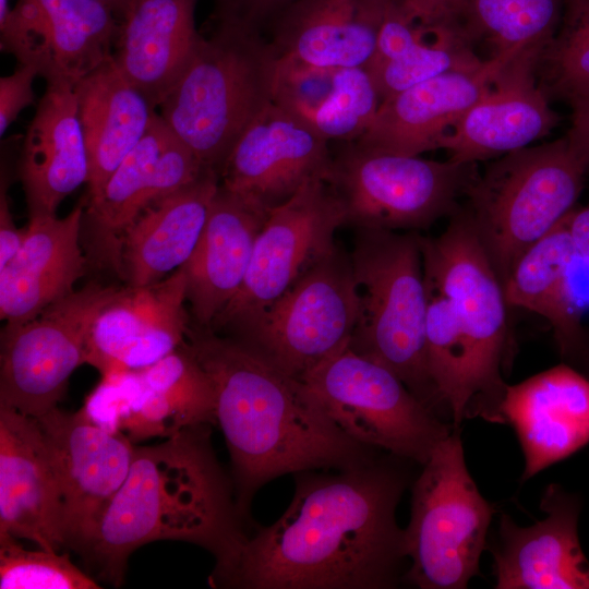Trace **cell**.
I'll list each match as a JSON object with an SVG mask.
<instances>
[{"mask_svg": "<svg viewBox=\"0 0 589 589\" xmlns=\"http://www.w3.org/2000/svg\"><path fill=\"white\" fill-rule=\"evenodd\" d=\"M75 93L88 158L89 201L142 140L157 112L113 58L84 77Z\"/></svg>", "mask_w": 589, "mask_h": 589, "instance_id": "cell-32", "label": "cell"}, {"mask_svg": "<svg viewBox=\"0 0 589 589\" xmlns=\"http://www.w3.org/2000/svg\"><path fill=\"white\" fill-rule=\"evenodd\" d=\"M342 225L341 202L322 178L308 181L271 209L256 237L243 284L211 329L226 330L281 297L336 245L334 233Z\"/></svg>", "mask_w": 589, "mask_h": 589, "instance_id": "cell-13", "label": "cell"}, {"mask_svg": "<svg viewBox=\"0 0 589 589\" xmlns=\"http://www.w3.org/2000/svg\"><path fill=\"white\" fill-rule=\"evenodd\" d=\"M568 215L518 257L503 288L508 306L549 322L564 363L589 377V327L582 323L570 286L574 254Z\"/></svg>", "mask_w": 589, "mask_h": 589, "instance_id": "cell-29", "label": "cell"}, {"mask_svg": "<svg viewBox=\"0 0 589 589\" xmlns=\"http://www.w3.org/2000/svg\"><path fill=\"white\" fill-rule=\"evenodd\" d=\"M38 75L35 68L19 64L15 71L0 79V133L8 130L19 113L33 104V82Z\"/></svg>", "mask_w": 589, "mask_h": 589, "instance_id": "cell-40", "label": "cell"}, {"mask_svg": "<svg viewBox=\"0 0 589 589\" xmlns=\"http://www.w3.org/2000/svg\"><path fill=\"white\" fill-rule=\"evenodd\" d=\"M502 416L521 445L526 481L589 443V377L562 363L507 385Z\"/></svg>", "mask_w": 589, "mask_h": 589, "instance_id": "cell-23", "label": "cell"}, {"mask_svg": "<svg viewBox=\"0 0 589 589\" xmlns=\"http://www.w3.org/2000/svg\"><path fill=\"white\" fill-rule=\"evenodd\" d=\"M205 169L156 113L147 131L87 201L83 217L89 262L122 278V242L137 216L156 200L193 182Z\"/></svg>", "mask_w": 589, "mask_h": 589, "instance_id": "cell-14", "label": "cell"}, {"mask_svg": "<svg viewBox=\"0 0 589 589\" xmlns=\"http://www.w3.org/2000/svg\"><path fill=\"white\" fill-rule=\"evenodd\" d=\"M358 309L350 253L336 244L281 297L226 332L301 380L348 346Z\"/></svg>", "mask_w": 589, "mask_h": 589, "instance_id": "cell-9", "label": "cell"}, {"mask_svg": "<svg viewBox=\"0 0 589 589\" xmlns=\"http://www.w3.org/2000/svg\"><path fill=\"white\" fill-rule=\"evenodd\" d=\"M139 371L147 387L168 405L180 430L216 423L213 384L184 342Z\"/></svg>", "mask_w": 589, "mask_h": 589, "instance_id": "cell-36", "label": "cell"}, {"mask_svg": "<svg viewBox=\"0 0 589 589\" xmlns=\"http://www.w3.org/2000/svg\"><path fill=\"white\" fill-rule=\"evenodd\" d=\"M278 56L263 34L215 25L159 105L160 117L205 169L218 173L273 101Z\"/></svg>", "mask_w": 589, "mask_h": 589, "instance_id": "cell-4", "label": "cell"}, {"mask_svg": "<svg viewBox=\"0 0 589 589\" xmlns=\"http://www.w3.org/2000/svg\"><path fill=\"white\" fill-rule=\"evenodd\" d=\"M106 7H108L118 17V20L122 16L129 0H96Z\"/></svg>", "mask_w": 589, "mask_h": 589, "instance_id": "cell-45", "label": "cell"}, {"mask_svg": "<svg viewBox=\"0 0 589 589\" xmlns=\"http://www.w3.org/2000/svg\"><path fill=\"white\" fill-rule=\"evenodd\" d=\"M184 345L213 384L216 423L229 450L236 506L243 520L256 491L274 478L356 468L382 450L346 434L303 381L238 339L191 324Z\"/></svg>", "mask_w": 589, "mask_h": 589, "instance_id": "cell-2", "label": "cell"}, {"mask_svg": "<svg viewBox=\"0 0 589 589\" xmlns=\"http://www.w3.org/2000/svg\"><path fill=\"white\" fill-rule=\"evenodd\" d=\"M143 386L139 370L101 375V381L85 398L80 412L107 432L122 433Z\"/></svg>", "mask_w": 589, "mask_h": 589, "instance_id": "cell-38", "label": "cell"}, {"mask_svg": "<svg viewBox=\"0 0 589 589\" xmlns=\"http://www.w3.org/2000/svg\"><path fill=\"white\" fill-rule=\"evenodd\" d=\"M425 286L450 302L472 350L488 406V421L504 423L502 405L513 346L503 284L461 203L437 237L419 236Z\"/></svg>", "mask_w": 589, "mask_h": 589, "instance_id": "cell-11", "label": "cell"}, {"mask_svg": "<svg viewBox=\"0 0 589 589\" xmlns=\"http://www.w3.org/2000/svg\"><path fill=\"white\" fill-rule=\"evenodd\" d=\"M402 2L421 24L458 31L466 35L465 24L473 0H402Z\"/></svg>", "mask_w": 589, "mask_h": 589, "instance_id": "cell-41", "label": "cell"}, {"mask_svg": "<svg viewBox=\"0 0 589 589\" xmlns=\"http://www.w3.org/2000/svg\"><path fill=\"white\" fill-rule=\"evenodd\" d=\"M424 26L421 38L406 52L365 68L381 100L437 75L474 69L485 61L462 32Z\"/></svg>", "mask_w": 589, "mask_h": 589, "instance_id": "cell-34", "label": "cell"}, {"mask_svg": "<svg viewBox=\"0 0 589 589\" xmlns=\"http://www.w3.org/2000/svg\"><path fill=\"white\" fill-rule=\"evenodd\" d=\"M19 175L29 217L55 216L88 179L75 87L47 84L22 144Z\"/></svg>", "mask_w": 589, "mask_h": 589, "instance_id": "cell-27", "label": "cell"}, {"mask_svg": "<svg viewBox=\"0 0 589 589\" xmlns=\"http://www.w3.org/2000/svg\"><path fill=\"white\" fill-rule=\"evenodd\" d=\"M572 124L566 139L574 154L589 167V96L570 103Z\"/></svg>", "mask_w": 589, "mask_h": 589, "instance_id": "cell-44", "label": "cell"}, {"mask_svg": "<svg viewBox=\"0 0 589 589\" xmlns=\"http://www.w3.org/2000/svg\"><path fill=\"white\" fill-rule=\"evenodd\" d=\"M269 211L219 184L200 240L182 266L197 326L211 328L241 288Z\"/></svg>", "mask_w": 589, "mask_h": 589, "instance_id": "cell-25", "label": "cell"}, {"mask_svg": "<svg viewBox=\"0 0 589 589\" xmlns=\"http://www.w3.org/2000/svg\"><path fill=\"white\" fill-rule=\"evenodd\" d=\"M540 509L546 516L529 527L502 514L498 542L491 549L495 588L589 589V562L577 533L578 497L552 483Z\"/></svg>", "mask_w": 589, "mask_h": 589, "instance_id": "cell-21", "label": "cell"}, {"mask_svg": "<svg viewBox=\"0 0 589 589\" xmlns=\"http://www.w3.org/2000/svg\"><path fill=\"white\" fill-rule=\"evenodd\" d=\"M297 0H212L215 25L264 34Z\"/></svg>", "mask_w": 589, "mask_h": 589, "instance_id": "cell-39", "label": "cell"}, {"mask_svg": "<svg viewBox=\"0 0 589 589\" xmlns=\"http://www.w3.org/2000/svg\"><path fill=\"white\" fill-rule=\"evenodd\" d=\"M35 419L58 471L65 546L83 554L128 476L135 445L124 434L89 422L80 410L65 412L57 407Z\"/></svg>", "mask_w": 589, "mask_h": 589, "instance_id": "cell-16", "label": "cell"}, {"mask_svg": "<svg viewBox=\"0 0 589 589\" xmlns=\"http://www.w3.org/2000/svg\"><path fill=\"white\" fill-rule=\"evenodd\" d=\"M197 0H129L119 19L113 61L124 77L159 107L190 62L202 35Z\"/></svg>", "mask_w": 589, "mask_h": 589, "instance_id": "cell-26", "label": "cell"}, {"mask_svg": "<svg viewBox=\"0 0 589 589\" xmlns=\"http://www.w3.org/2000/svg\"><path fill=\"white\" fill-rule=\"evenodd\" d=\"M588 170L564 136L507 153L479 175L462 205L502 284L576 207Z\"/></svg>", "mask_w": 589, "mask_h": 589, "instance_id": "cell-6", "label": "cell"}, {"mask_svg": "<svg viewBox=\"0 0 589 589\" xmlns=\"http://www.w3.org/2000/svg\"><path fill=\"white\" fill-rule=\"evenodd\" d=\"M83 217V206L62 218L29 217L21 248L0 266V317L5 326L35 318L74 291L88 263L81 244Z\"/></svg>", "mask_w": 589, "mask_h": 589, "instance_id": "cell-24", "label": "cell"}, {"mask_svg": "<svg viewBox=\"0 0 589 589\" xmlns=\"http://www.w3.org/2000/svg\"><path fill=\"white\" fill-rule=\"evenodd\" d=\"M10 0H0V22L3 21L11 11Z\"/></svg>", "mask_w": 589, "mask_h": 589, "instance_id": "cell-46", "label": "cell"}, {"mask_svg": "<svg viewBox=\"0 0 589 589\" xmlns=\"http://www.w3.org/2000/svg\"><path fill=\"white\" fill-rule=\"evenodd\" d=\"M9 533H0L1 589H96L100 586L76 567L68 554L27 550Z\"/></svg>", "mask_w": 589, "mask_h": 589, "instance_id": "cell-37", "label": "cell"}, {"mask_svg": "<svg viewBox=\"0 0 589 589\" xmlns=\"http://www.w3.org/2000/svg\"><path fill=\"white\" fill-rule=\"evenodd\" d=\"M387 453L337 474L294 473L292 500L273 525L256 527L224 568L216 588L383 589L398 584L406 555L396 508L408 484Z\"/></svg>", "mask_w": 589, "mask_h": 589, "instance_id": "cell-1", "label": "cell"}, {"mask_svg": "<svg viewBox=\"0 0 589 589\" xmlns=\"http://www.w3.org/2000/svg\"><path fill=\"white\" fill-rule=\"evenodd\" d=\"M0 533L65 546L55 458L35 418L0 406Z\"/></svg>", "mask_w": 589, "mask_h": 589, "instance_id": "cell-20", "label": "cell"}, {"mask_svg": "<svg viewBox=\"0 0 589 589\" xmlns=\"http://www.w3.org/2000/svg\"><path fill=\"white\" fill-rule=\"evenodd\" d=\"M328 141L273 101L238 140L219 172V184L271 211L302 185L326 179Z\"/></svg>", "mask_w": 589, "mask_h": 589, "instance_id": "cell-18", "label": "cell"}, {"mask_svg": "<svg viewBox=\"0 0 589 589\" xmlns=\"http://www.w3.org/2000/svg\"><path fill=\"white\" fill-rule=\"evenodd\" d=\"M219 176L206 170L193 182L149 204L127 230L122 278L147 286L182 267L204 229Z\"/></svg>", "mask_w": 589, "mask_h": 589, "instance_id": "cell-31", "label": "cell"}, {"mask_svg": "<svg viewBox=\"0 0 589 589\" xmlns=\"http://www.w3.org/2000/svg\"><path fill=\"white\" fill-rule=\"evenodd\" d=\"M538 82L549 99L589 96V0H567L561 25L544 48Z\"/></svg>", "mask_w": 589, "mask_h": 589, "instance_id": "cell-35", "label": "cell"}, {"mask_svg": "<svg viewBox=\"0 0 589 589\" xmlns=\"http://www.w3.org/2000/svg\"><path fill=\"white\" fill-rule=\"evenodd\" d=\"M381 97L365 68H328L278 57L273 103L326 141H357Z\"/></svg>", "mask_w": 589, "mask_h": 589, "instance_id": "cell-30", "label": "cell"}, {"mask_svg": "<svg viewBox=\"0 0 589 589\" xmlns=\"http://www.w3.org/2000/svg\"><path fill=\"white\" fill-rule=\"evenodd\" d=\"M567 0H473L465 24L468 39L485 43L491 57L541 49L555 36Z\"/></svg>", "mask_w": 589, "mask_h": 589, "instance_id": "cell-33", "label": "cell"}, {"mask_svg": "<svg viewBox=\"0 0 589 589\" xmlns=\"http://www.w3.org/2000/svg\"><path fill=\"white\" fill-rule=\"evenodd\" d=\"M301 381L350 437L422 466L454 428L420 401L393 371L348 346Z\"/></svg>", "mask_w": 589, "mask_h": 589, "instance_id": "cell-10", "label": "cell"}, {"mask_svg": "<svg viewBox=\"0 0 589 589\" xmlns=\"http://www.w3.org/2000/svg\"><path fill=\"white\" fill-rule=\"evenodd\" d=\"M514 57H490L478 68L437 75L382 100L368 130L353 142L408 156L440 148Z\"/></svg>", "mask_w": 589, "mask_h": 589, "instance_id": "cell-22", "label": "cell"}, {"mask_svg": "<svg viewBox=\"0 0 589 589\" xmlns=\"http://www.w3.org/2000/svg\"><path fill=\"white\" fill-rule=\"evenodd\" d=\"M542 51L525 50L503 67L491 88L441 141L449 159L478 164L501 157L556 127L561 117L538 82Z\"/></svg>", "mask_w": 589, "mask_h": 589, "instance_id": "cell-19", "label": "cell"}, {"mask_svg": "<svg viewBox=\"0 0 589 589\" xmlns=\"http://www.w3.org/2000/svg\"><path fill=\"white\" fill-rule=\"evenodd\" d=\"M118 27L96 0H16L0 22V44L47 84L75 87L112 58Z\"/></svg>", "mask_w": 589, "mask_h": 589, "instance_id": "cell-15", "label": "cell"}, {"mask_svg": "<svg viewBox=\"0 0 589 589\" xmlns=\"http://www.w3.org/2000/svg\"><path fill=\"white\" fill-rule=\"evenodd\" d=\"M118 288L89 283L35 318L1 332L0 406L39 418L57 408L71 374L86 364L91 327Z\"/></svg>", "mask_w": 589, "mask_h": 589, "instance_id": "cell-12", "label": "cell"}, {"mask_svg": "<svg viewBox=\"0 0 589 589\" xmlns=\"http://www.w3.org/2000/svg\"><path fill=\"white\" fill-rule=\"evenodd\" d=\"M185 301L183 267L147 286L118 288L93 322L86 364L106 375L159 361L185 340Z\"/></svg>", "mask_w": 589, "mask_h": 589, "instance_id": "cell-17", "label": "cell"}, {"mask_svg": "<svg viewBox=\"0 0 589 589\" xmlns=\"http://www.w3.org/2000/svg\"><path fill=\"white\" fill-rule=\"evenodd\" d=\"M209 425L134 446L128 476L82 554L103 580L119 587L131 553L154 541L201 545L215 555L214 570L235 557L249 534L214 453Z\"/></svg>", "mask_w": 589, "mask_h": 589, "instance_id": "cell-3", "label": "cell"}, {"mask_svg": "<svg viewBox=\"0 0 589 589\" xmlns=\"http://www.w3.org/2000/svg\"><path fill=\"white\" fill-rule=\"evenodd\" d=\"M494 507L466 466L459 426L433 450L412 488L405 529L408 581L421 589H464L479 574Z\"/></svg>", "mask_w": 589, "mask_h": 589, "instance_id": "cell-7", "label": "cell"}, {"mask_svg": "<svg viewBox=\"0 0 589 589\" xmlns=\"http://www.w3.org/2000/svg\"><path fill=\"white\" fill-rule=\"evenodd\" d=\"M356 230L350 257L359 309L348 348L393 371L436 413L440 401L426 357L428 292L420 235Z\"/></svg>", "mask_w": 589, "mask_h": 589, "instance_id": "cell-5", "label": "cell"}, {"mask_svg": "<svg viewBox=\"0 0 589 589\" xmlns=\"http://www.w3.org/2000/svg\"><path fill=\"white\" fill-rule=\"evenodd\" d=\"M477 163L424 159L346 142L326 181L356 229H426L453 216L479 177Z\"/></svg>", "mask_w": 589, "mask_h": 589, "instance_id": "cell-8", "label": "cell"}, {"mask_svg": "<svg viewBox=\"0 0 589 589\" xmlns=\"http://www.w3.org/2000/svg\"><path fill=\"white\" fill-rule=\"evenodd\" d=\"M568 228L573 247L574 262L570 281L585 276L572 285V291L580 281L589 285V202L582 207H575L568 215ZM589 301V287L585 302Z\"/></svg>", "mask_w": 589, "mask_h": 589, "instance_id": "cell-42", "label": "cell"}, {"mask_svg": "<svg viewBox=\"0 0 589 589\" xmlns=\"http://www.w3.org/2000/svg\"><path fill=\"white\" fill-rule=\"evenodd\" d=\"M7 192V178L2 177L0 189V266L7 264L15 255L26 233V228L19 229L15 226Z\"/></svg>", "mask_w": 589, "mask_h": 589, "instance_id": "cell-43", "label": "cell"}, {"mask_svg": "<svg viewBox=\"0 0 589 589\" xmlns=\"http://www.w3.org/2000/svg\"><path fill=\"white\" fill-rule=\"evenodd\" d=\"M387 0H297L268 29L278 57L328 68H366Z\"/></svg>", "mask_w": 589, "mask_h": 589, "instance_id": "cell-28", "label": "cell"}]
</instances>
